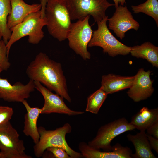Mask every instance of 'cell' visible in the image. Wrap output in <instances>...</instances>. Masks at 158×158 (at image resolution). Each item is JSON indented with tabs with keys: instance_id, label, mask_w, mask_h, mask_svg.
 <instances>
[{
	"instance_id": "5bb4252c",
	"label": "cell",
	"mask_w": 158,
	"mask_h": 158,
	"mask_svg": "<svg viewBox=\"0 0 158 158\" xmlns=\"http://www.w3.org/2000/svg\"><path fill=\"white\" fill-rule=\"evenodd\" d=\"M78 148L83 157L86 158H131L132 151L127 147H124L118 143L113 146L109 151H101L85 142L79 143Z\"/></svg>"
},
{
	"instance_id": "6da1fadb",
	"label": "cell",
	"mask_w": 158,
	"mask_h": 158,
	"mask_svg": "<svg viewBox=\"0 0 158 158\" xmlns=\"http://www.w3.org/2000/svg\"><path fill=\"white\" fill-rule=\"evenodd\" d=\"M27 75L30 79L43 84L47 89L71 102L66 79L61 64L40 52L28 66Z\"/></svg>"
},
{
	"instance_id": "d4e9b609",
	"label": "cell",
	"mask_w": 158,
	"mask_h": 158,
	"mask_svg": "<svg viewBox=\"0 0 158 158\" xmlns=\"http://www.w3.org/2000/svg\"><path fill=\"white\" fill-rule=\"evenodd\" d=\"M13 113V110L12 107L0 106V125L10 121Z\"/></svg>"
},
{
	"instance_id": "9a60e30c",
	"label": "cell",
	"mask_w": 158,
	"mask_h": 158,
	"mask_svg": "<svg viewBox=\"0 0 158 158\" xmlns=\"http://www.w3.org/2000/svg\"><path fill=\"white\" fill-rule=\"evenodd\" d=\"M11 10L7 19V25L10 29L21 22L30 13L40 10V4L29 5L23 0H10Z\"/></svg>"
},
{
	"instance_id": "7a4b0ae2",
	"label": "cell",
	"mask_w": 158,
	"mask_h": 158,
	"mask_svg": "<svg viewBox=\"0 0 158 158\" xmlns=\"http://www.w3.org/2000/svg\"><path fill=\"white\" fill-rule=\"evenodd\" d=\"M44 17L52 36L60 42L67 39L72 23L64 0H47Z\"/></svg>"
},
{
	"instance_id": "277c9868",
	"label": "cell",
	"mask_w": 158,
	"mask_h": 158,
	"mask_svg": "<svg viewBox=\"0 0 158 158\" xmlns=\"http://www.w3.org/2000/svg\"><path fill=\"white\" fill-rule=\"evenodd\" d=\"M46 25V19L42 17L40 10L30 13L21 22L10 29L11 34L6 44L8 56L12 45L24 37L28 36V41L30 43L38 44L44 37L42 29Z\"/></svg>"
},
{
	"instance_id": "e0dca14e",
	"label": "cell",
	"mask_w": 158,
	"mask_h": 158,
	"mask_svg": "<svg viewBox=\"0 0 158 158\" xmlns=\"http://www.w3.org/2000/svg\"><path fill=\"white\" fill-rule=\"evenodd\" d=\"M133 76H122L112 74L103 75L101 87L107 94L129 88L133 83Z\"/></svg>"
},
{
	"instance_id": "ac0fdd59",
	"label": "cell",
	"mask_w": 158,
	"mask_h": 158,
	"mask_svg": "<svg viewBox=\"0 0 158 158\" xmlns=\"http://www.w3.org/2000/svg\"><path fill=\"white\" fill-rule=\"evenodd\" d=\"M129 141L134 146L135 152L132 154V158H156L152 151V148L145 131H140L136 135L128 134L127 136Z\"/></svg>"
},
{
	"instance_id": "4316f807",
	"label": "cell",
	"mask_w": 158,
	"mask_h": 158,
	"mask_svg": "<svg viewBox=\"0 0 158 158\" xmlns=\"http://www.w3.org/2000/svg\"><path fill=\"white\" fill-rule=\"evenodd\" d=\"M146 130L149 135L158 139V121L150 126Z\"/></svg>"
},
{
	"instance_id": "4fadbf2b",
	"label": "cell",
	"mask_w": 158,
	"mask_h": 158,
	"mask_svg": "<svg viewBox=\"0 0 158 158\" xmlns=\"http://www.w3.org/2000/svg\"><path fill=\"white\" fill-rule=\"evenodd\" d=\"M151 72L140 69L134 76L131 87L127 92L128 96L136 102L146 99L151 96L154 91L153 81L150 78Z\"/></svg>"
},
{
	"instance_id": "7c38bea8",
	"label": "cell",
	"mask_w": 158,
	"mask_h": 158,
	"mask_svg": "<svg viewBox=\"0 0 158 158\" xmlns=\"http://www.w3.org/2000/svg\"><path fill=\"white\" fill-rule=\"evenodd\" d=\"M108 21L109 29L112 30L121 40L124 38L127 31L132 29L137 30L140 27L127 7L120 5L116 8L113 16Z\"/></svg>"
},
{
	"instance_id": "2e32d148",
	"label": "cell",
	"mask_w": 158,
	"mask_h": 158,
	"mask_svg": "<svg viewBox=\"0 0 158 158\" xmlns=\"http://www.w3.org/2000/svg\"><path fill=\"white\" fill-rule=\"evenodd\" d=\"M22 103L26 110L24 116L23 132L25 135L31 138L35 144H36L40 138L37 122L40 114H41V108L31 107L26 99Z\"/></svg>"
},
{
	"instance_id": "3957f363",
	"label": "cell",
	"mask_w": 158,
	"mask_h": 158,
	"mask_svg": "<svg viewBox=\"0 0 158 158\" xmlns=\"http://www.w3.org/2000/svg\"><path fill=\"white\" fill-rule=\"evenodd\" d=\"M40 138L33 147L34 153L38 158L42 156L45 151L51 147H59L64 149L71 158L83 157L80 152L72 149L66 141V136L70 133L72 127L66 123L54 130H47L42 126L38 128Z\"/></svg>"
},
{
	"instance_id": "ba28073f",
	"label": "cell",
	"mask_w": 158,
	"mask_h": 158,
	"mask_svg": "<svg viewBox=\"0 0 158 158\" xmlns=\"http://www.w3.org/2000/svg\"><path fill=\"white\" fill-rule=\"evenodd\" d=\"M134 127L124 117H122L100 127L95 137L88 144L104 151L112 150L111 141L116 137L125 132L133 130Z\"/></svg>"
},
{
	"instance_id": "d6986e66",
	"label": "cell",
	"mask_w": 158,
	"mask_h": 158,
	"mask_svg": "<svg viewBox=\"0 0 158 158\" xmlns=\"http://www.w3.org/2000/svg\"><path fill=\"white\" fill-rule=\"evenodd\" d=\"M158 121V108L149 109L147 107H143L133 116L130 123L135 129L145 131Z\"/></svg>"
},
{
	"instance_id": "7402d4cb",
	"label": "cell",
	"mask_w": 158,
	"mask_h": 158,
	"mask_svg": "<svg viewBox=\"0 0 158 158\" xmlns=\"http://www.w3.org/2000/svg\"><path fill=\"white\" fill-rule=\"evenodd\" d=\"M108 94L101 87L100 88L91 94L87 99L85 111L97 114L107 97Z\"/></svg>"
},
{
	"instance_id": "83f0119b",
	"label": "cell",
	"mask_w": 158,
	"mask_h": 158,
	"mask_svg": "<svg viewBox=\"0 0 158 158\" xmlns=\"http://www.w3.org/2000/svg\"><path fill=\"white\" fill-rule=\"evenodd\" d=\"M150 145L152 148L158 153V139L152 136L147 134Z\"/></svg>"
},
{
	"instance_id": "5b68a950",
	"label": "cell",
	"mask_w": 158,
	"mask_h": 158,
	"mask_svg": "<svg viewBox=\"0 0 158 158\" xmlns=\"http://www.w3.org/2000/svg\"><path fill=\"white\" fill-rule=\"evenodd\" d=\"M108 19V16H107L101 21L97 22L98 28L93 31L92 37L88 47H100L104 53L112 57L129 54L131 47L122 44L113 35L107 25Z\"/></svg>"
},
{
	"instance_id": "f546056e",
	"label": "cell",
	"mask_w": 158,
	"mask_h": 158,
	"mask_svg": "<svg viewBox=\"0 0 158 158\" xmlns=\"http://www.w3.org/2000/svg\"><path fill=\"white\" fill-rule=\"evenodd\" d=\"M2 71L3 70H2V69L0 68V74Z\"/></svg>"
},
{
	"instance_id": "44dd1931",
	"label": "cell",
	"mask_w": 158,
	"mask_h": 158,
	"mask_svg": "<svg viewBox=\"0 0 158 158\" xmlns=\"http://www.w3.org/2000/svg\"><path fill=\"white\" fill-rule=\"evenodd\" d=\"M11 10L10 0H0V32L1 37L6 44L11 34L7 25V17Z\"/></svg>"
},
{
	"instance_id": "cb8c5ba5",
	"label": "cell",
	"mask_w": 158,
	"mask_h": 158,
	"mask_svg": "<svg viewBox=\"0 0 158 158\" xmlns=\"http://www.w3.org/2000/svg\"><path fill=\"white\" fill-rule=\"evenodd\" d=\"M11 66L7 55L6 44L3 40H0V68L7 70Z\"/></svg>"
},
{
	"instance_id": "52a82bcc",
	"label": "cell",
	"mask_w": 158,
	"mask_h": 158,
	"mask_svg": "<svg viewBox=\"0 0 158 158\" xmlns=\"http://www.w3.org/2000/svg\"><path fill=\"white\" fill-rule=\"evenodd\" d=\"M90 17L88 16L72 23L67 38L70 48L84 60L91 58L87 49L93 31L89 23Z\"/></svg>"
},
{
	"instance_id": "603a6c76",
	"label": "cell",
	"mask_w": 158,
	"mask_h": 158,
	"mask_svg": "<svg viewBox=\"0 0 158 158\" xmlns=\"http://www.w3.org/2000/svg\"><path fill=\"white\" fill-rule=\"evenodd\" d=\"M134 13H143L152 18L158 25V1L157 0H147L137 6H131Z\"/></svg>"
},
{
	"instance_id": "f1b7e54d",
	"label": "cell",
	"mask_w": 158,
	"mask_h": 158,
	"mask_svg": "<svg viewBox=\"0 0 158 158\" xmlns=\"http://www.w3.org/2000/svg\"><path fill=\"white\" fill-rule=\"evenodd\" d=\"M114 3V6L115 8L117 7L120 4L123 6L125 3L126 0H113Z\"/></svg>"
},
{
	"instance_id": "ffe728a7",
	"label": "cell",
	"mask_w": 158,
	"mask_h": 158,
	"mask_svg": "<svg viewBox=\"0 0 158 158\" xmlns=\"http://www.w3.org/2000/svg\"><path fill=\"white\" fill-rule=\"evenodd\" d=\"M130 53L137 58L145 59L154 66L158 67V47L149 42L131 47Z\"/></svg>"
},
{
	"instance_id": "484cf974",
	"label": "cell",
	"mask_w": 158,
	"mask_h": 158,
	"mask_svg": "<svg viewBox=\"0 0 158 158\" xmlns=\"http://www.w3.org/2000/svg\"><path fill=\"white\" fill-rule=\"evenodd\" d=\"M51 152L53 156L56 158H71L63 148L56 147H51L46 149Z\"/></svg>"
},
{
	"instance_id": "30bf717a",
	"label": "cell",
	"mask_w": 158,
	"mask_h": 158,
	"mask_svg": "<svg viewBox=\"0 0 158 158\" xmlns=\"http://www.w3.org/2000/svg\"><path fill=\"white\" fill-rule=\"evenodd\" d=\"M34 82L35 88L41 94L44 99V105L41 108V114L57 113L75 116L84 113L83 111L70 109L66 105L61 97L53 93L40 82L34 81Z\"/></svg>"
},
{
	"instance_id": "8fae6325",
	"label": "cell",
	"mask_w": 158,
	"mask_h": 158,
	"mask_svg": "<svg viewBox=\"0 0 158 158\" xmlns=\"http://www.w3.org/2000/svg\"><path fill=\"white\" fill-rule=\"evenodd\" d=\"M35 88L34 81L30 79L24 85L20 81L12 85L7 79L0 77V99L9 102H21L29 98Z\"/></svg>"
},
{
	"instance_id": "9c48e42d",
	"label": "cell",
	"mask_w": 158,
	"mask_h": 158,
	"mask_svg": "<svg viewBox=\"0 0 158 158\" xmlns=\"http://www.w3.org/2000/svg\"><path fill=\"white\" fill-rule=\"evenodd\" d=\"M23 141L10 121L0 125V153L2 158H32L26 154Z\"/></svg>"
},
{
	"instance_id": "8992f818",
	"label": "cell",
	"mask_w": 158,
	"mask_h": 158,
	"mask_svg": "<svg viewBox=\"0 0 158 158\" xmlns=\"http://www.w3.org/2000/svg\"><path fill=\"white\" fill-rule=\"evenodd\" d=\"M72 20H82L91 16L95 22L101 21L107 16L106 11L114 6L107 0H64Z\"/></svg>"
},
{
	"instance_id": "1f68e13d",
	"label": "cell",
	"mask_w": 158,
	"mask_h": 158,
	"mask_svg": "<svg viewBox=\"0 0 158 158\" xmlns=\"http://www.w3.org/2000/svg\"><path fill=\"white\" fill-rule=\"evenodd\" d=\"M1 34H0V40H1Z\"/></svg>"
},
{
	"instance_id": "4dcf8cb0",
	"label": "cell",
	"mask_w": 158,
	"mask_h": 158,
	"mask_svg": "<svg viewBox=\"0 0 158 158\" xmlns=\"http://www.w3.org/2000/svg\"><path fill=\"white\" fill-rule=\"evenodd\" d=\"M0 158H2V156H1V154H0Z\"/></svg>"
}]
</instances>
